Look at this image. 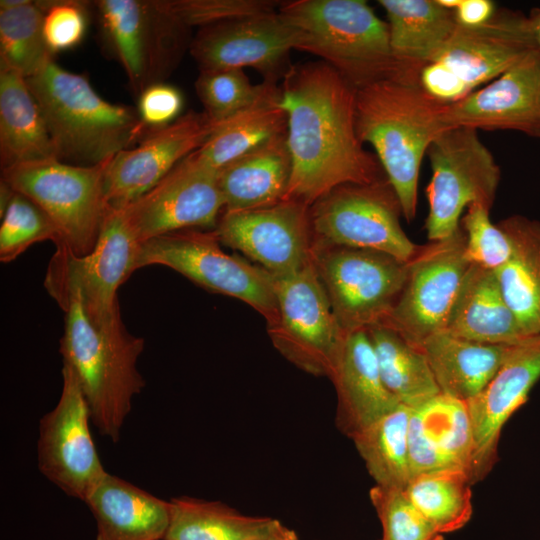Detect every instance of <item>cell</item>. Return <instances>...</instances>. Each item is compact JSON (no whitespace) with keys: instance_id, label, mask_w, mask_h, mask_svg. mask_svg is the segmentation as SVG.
I'll return each instance as SVG.
<instances>
[{"instance_id":"obj_1","label":"cell","mask_w":540,"mask_h":540,"mask_svg":"<svg viewBox=\"0 0 540 540\" xmlns=\"http://www.w3.org/2000/svg\"><path fill=\"white\" fill-rule=\"evenodd\" d=\"M280 89L292 162L283 200L311 207L338 186L384 177L357 135L355 89L336 70L323 61L290 67Z\"/></svg>"},{"instance_id":"obj_2","label":"cell","mask_w":540,"mask_h":540,"mask_svg":"<svg viewBox=\"0 0 540 540\" xmlns=\"http://www.w3.org/2000/svg\"><path fill=\"white\" fill-rule=\"evenodd\" d=\"M49 294L65 312L59 349L63 364L78 381L91 422L101 435L117 442L133 398L145 386L137 369L144 340L127 330L121 315L102 325L93 324L75 287Z\"/></svg>"},{"instance_id":"obj_3","label":"cell","mask_w":540,"mask_h":540,"mask_svg":"<svg viewBox=\"0 0 540 540\" xmlns=\"http://www.w3.org/2000/svg\"><path fill=\"white\" fill-rule=\"evenodd\" d=\"M442 103L417 80L393 77L355 90V125L362 143L373 146L393 187L402 213L411 221L417 210L422 159L445 129Z\"/></svg>"},{"instance_id":"obj_4","label":"cell","mask_w":540,"mask_h":540,"mask_svg":"<svg viewBox=\"0 0 540 540\" xmlns=\"http://www.w3.org/2000/svg\"><path fill=\"white\" fill-rule=\"evenodd\" d=\"M52 140L56 158L96 165L131 148L149 131L137 110L102 98L88 79L54 60L27 78Z\"/></svg>"},{"instance_id":"obj_5","label":"cell","mask_w":540,"mask_h":540,"mask_svg":"<svg viewBox=\"0 0 540 540\" xmlns=\"http://www.w3.org/2000/svg\"><path fill=\"white\" fill-rule=\"evenodd\" d=\"M280 13L294 28L296 50L316 55L355 90L404 77L393 58L387 22L363 0H295Z\"/></svg>"},{"instance_id":"obj_6","label":"cell","mask_w":540,"mask_h":540,"mask_svg":"<svg viewBox=\"0 0 540 540\" xmlns=\"http://www.w3.org/2000/svg\"><path fill=\"white\" fill-rule=\"evenodd\" d=\"M539 47L530 15L499 9L476 27L458 24L441 52L418 75L436 100L451 104L491 82Z\"/></svg>"},{"instance_id":"obj_7","label":"cell","mask_w":540,"mask_h":540,"mask_svg":"<svg viewBox=\"0 0 540 540\" xmlns=\"http://www.w3.org/2000/svg\"><path fill=\"white\" fill-rule=\"evenodd\" d=\"M109 161L84 166L50 158L1 169V180L45 212L58 234L56 246L85 256L95 247L108 208L104 175Z\"/></svg>"},{"instance_id":"obj_8","label":"cell","mask_w":540,"mask_h":540,"mask_svg":"<svg viewBox=\"0 0 540 540\" xmlns=\"http://www.w3.org/2000/svg\"><path fill=\"white\" fill-rule=\"evenodd\" d=\"M426 154L432 177L426 188L429 210L424 228L431 242H439L460 228L461 214L471 204L491 209L501 171L473 128L445 129Z\"/></svg>"},{"instance_id":"obj_9","label":"cell","mask_w":540,"mask_h":540,"mask_svg":"<svg viewBox=\"0 0 540 540\" xmlns=\"http://www.w3.org/2000/svg\"><path fill=\"white\" fill-rule=\"evenodd\" d=\"M413 259L404 262L375 250L317 241L312 247V263L345 333L384 320L404 288Z\"/></svg>"},{"instance_id":"obj_10","label":"cell","mask_w":540,"mask_h":540,"mask_svg":"<svg viewBox=\"0 0 540 540\" xmlns=\"http://www.w3.org/2000/svg\"><path fill=\"white\" fill-rule=\"evenodd\" d=\"M220 244L214 231L167 233L141 243L136 269L169 267L203 288L247 303L270 324L277 316L274 277L262 267L225 253Z\"/></svg>"},{"instance_id":"obj_11","label":"cell","mask_w":540,"mask_h":540,"mask_svg":"<svg viewBox=\"0 0 540 540\" xmlns=\"http://www.w3.org/2000/svg\"><path fill=\"white\" fill-rule=\"evenodd\" d=\"M400 215L401 204L386 176L369 184L338 186L310 207L314 241L375 250L408 262L422 246L405 234Z\"/></svg>"},{"instance_id":"obj_12","label":"cell","mask_w":540,"mask_h":540,"mask_svg":"<svg viewBox=\"0 0 540 540\" xmlns=\"http://www.w3.org/2000/svg\"><path fill=\"white\" fill-rule=\"evenodd\" d=\"M277 316L268 325L274 347L292 364L329 378L346 333L340 327L313 263L274 277Z\"/></svg>"},{"instance_id":"obj_13","label":"cell","mask_w":540,"mask_h":540,"mask_svg":"<svg viewBox=\"0 0 540 540\" xmlns=\"http://www.w3.org/2000/svg\"><path fill=\"white\" fill-rule=\"evenodd\" d=\"M140 245L122 210L108 207L89 254L75 256L65 246H56L44 286L48 293L63 287L77 288L92 323L109 322L120 315L117 291L137 270Z\"/></svg>"},{"instance_id":"obj_14","label":"cell","mask_w":540,"mask_h":540,"mask_svg":"<svg viewBox=\"0 0 540 540\" xmlns=\"http://www.w3.org/2000/svg\"><path fill=\"white\" fill-rule=\"evenodd\" d=\"M465 233L422 246L396 303L381 323L416 347L444 331L464 276L471 265L465 256Z\"/></svg>"},{"instance_id":"obj_15","label":"cell","mask_w":540,"mask_h":540,"mask_svg":"<svg viewBox=\"0 0 540 540\" xmlns=\"http://www.w3.org/2000/svg\"><path fill=\"white\" fill-rule=\"evenodd\" d=\"M90 422L78 381L63 364L61 395L39 424L38 468L66 495L84 503L108 473L96 450Z\"/></svg>"},{"instance_id":"obj_16","label":"cell","mask_w":540,"mask_h":540,"mask_svg":"<svg viewBox=\"0 0 540 540\" xmlns=\"http://www.w3.org/2000/svg\"><path fill=\"white\" fill-rule=\"evenodd\" d=\"M222 208L218 170L194 151L121 210L131 231L143 243L179 230L216 227Z\"/></svg>"},{"instance_id":"obj_17","label":"cell","mask_w":540,"mask_h":540,"mask_svg":"<svg viewBox=\"0 0 540 540\" xmlns=\"http://www.w3.org/2000/svg\"><path fill=\"white\" fill-rule=\"evenodd\" d=\"M105 36L131 85L141 93L158 82L183 45L189 29L169 14L162 1L95 2Z\"/></svg>"},{"instance_id":"obj_18","label":"cell","mask_w":540,"mask_h":540,"mask_svg":"<svg viewBox=\"0 0 540 540\" xmlns=\"http://www.w3.org/2000/svg\"><path fill=\"white\" fill-rule=\"evenodd\" d=\"M214 232L221 244L242 252L273 277L295 273L312 262L310 207L296 201L224 212Z\"/></svg>"},{"instance_id":"obj_19","label":"cell","mask_w":540,"mask_h":540,"mask_svg":"<svg viewBox=\"0 0 540 540\" xmlns=\"http://www.w3.org/2000/svg\"><path fill=\"white\" fill-rule=\"evenodd\" d=\"M296 49V33L277 11L229 20L199 29L190 52L200 70L251 67L276 81L286 74Z\"/></svg>"},{"instance_id":"obj_20","label":"cell","mask_w":540,"mask_h":540,"mask_svg":"<svg viewBox=\"0 0 540 540\" xmlns=\"http://www.w3.org/2000/svg\"><path fill=\"white\" fill-rule=\"evenodd\" d=\"M215 126L203 112L190 111L165 127L149 130L137 146L117 153L104 175L106 205L121 209L152 189L199 149Z\"/></svg>"},{"instance_id":"obj_21","label":"cell","mask_w":540,"mask_h":540,"mask_svg":"<svg viewBox=\"0 0 540 540\" xmlns=\"http://www.w3.org/2000/svg\"><path fill=\"white\" fill-rule=\"evenodd\" d=\"M539 379L540 335L513 345L488 384L466 402L473 436L469 469L472 484L492 470L503 426L528 400Z\"/></svg>"},{"instance_id":"obj_22","label":"cell","mask_w":540,"mask_h":540,"mask_svg":"<svg viewBox=\"0 0 540 540\" xmlns=\"http://www.w3.org/2000/svg\"><path fill=\"white\" fill-rule=\"evenodd\" d=\"M446 128L511 130L540 139V48L461 100L447 104Z\"/></svg>"},{"instance_id":"obj_23","label":"cell","mask_w":540,"mask_h":540,"mask_svg":"<svg viewBox=\"0 0 540 540\" xmlns=\"http://www.w3.org/2000/svg\"><path fill=\"white\" fill-rule=\"evenodd\" d=\"M337 393L336 425L349 438L395 410L366 329L346 333L329 376Z\"/></svg>"},{"instance_id":"obj_24","label":"cell","mask_w":540,"mask_h":540,"mask_svg":"<svg viewBox=\"0 0 540 540\" xmlns=\"http://www.w3.org/2000/svg\"><path fill=\"white\" fill-rule=\"evenodd\" d=\"M408 443L412 477L449 468L469 474L473 436L466 402L440 393L411 408Z\"/></svg>"},{"instance_id":"obj_25","label":"cell","mask_w":540,"mask_h":540,"mask_svg":"<svg viewBox=\"0 0 540 540\" xmlns=\"http://www.w3.org/2000/svg\"><path fill=\"white\" fill-rule=\"evenodd\" d=\"M444 331L484 344L517 345L529 339L505 301L495 271L476 264L464 276Z\"/></svg>"},{"instance_id":"obj_26","label":"cell","mask_w":540,"mask_h":540,"mask_svg":"<svg viewBox=\"0 0 540 540\" xmlns=\"http://www.w3.org/2000/svg\"><path fill=\"white\" fill-rule=\"evenodd\" d=\"M85 504L96 520V540H164L170 522V501L110 473Z\"/></svg>"},{"instance_id":"obj_27","label":"cell","mask_w":540,"mask_h":540,"mask_svg":"<svg viewBox=\"0 0 540 540\" xmlns=\"http://www.w3.org/2000/svg\"><path fill=\"white\" fill-rule=\"evenodd\" d=\"M388 19L393 58L404 75L418 79L452 37L458 23L437 0H380Z\"/></svg>"},{"instance_id":"obj_28","label":"cell","mask_w":540,"mask_h":540,"mask_svg":"<svg viewBox=\"0 0 540 540\" xmlns=\"http://www.w3.org/2000/svg\"><path fill=\"white\" fill-rule=\"evenodd\" d=\"M286 135L277 137L218 170L224 212H240L281 202L291 176Z\"/></svg>"},{"instance_id":"obj_29","label":"cell","mask_w":540,"mask_h":540,"mask_svg":"<svg viewBox=\"0 0 540 540\" xmlns=\"http://www.w3.org/2000/svg\"><path fill=\"white\" fill-rule=\"evenodd\" d=\"M509 237L511 255L494 270L509 308L526 337L540 335V222L513 215L497 224Z\"/></svg>"},{"instance_id":"obj_30","label":"cell","mask_w":540,"mask_h":540,"mask_svg":"<svg viewBox=\"0 0 540 540\" xmlns=\"http://www.w3.org/2000/svg\"><path fill=\"white\" fill-rule=\"evenodd\" d=\"M512 346L473 342L441 331L428 337L419 348L440 392L467 402L488 384Z\"/></svg>"},{"instance_id":"obj_31","label":"cell","mask_w":540,"mask_h":540,"mask_svg":"<svg viewBox=\"0 0 540 540\" xmlns=\"http://www.w3.org/2000/svg\"><path fill=\"white\" fill-rule=\"evenodd\" d=\"M1 169L56 158L45 119L27 79L0 66Z\"/></svg>"},{"instance_id":"obj_32","label":"cell","mask_w":540,"mask_h":540,"mask_svg":"<svg viewBox=\"0 0 540 540\" xmlns=\"http://www.w3.org/2000/svg\"><path fill=\"white\" fill-rule=\"evenodd\" d=\"M260 96L249 106L216 124L196 150L210 167L219 170L231 161L287 133V116L276 81L264 80Z\"/></svg>"},{"instance_id":"obj_33","label":"cell","mask_w":540,"mask_h":540,"mask_svg":"<svg viewBox=\"0 0 540 540\" xmlns=\"http://www.w3.org/2000/svg\"><path fill=\"white\" fill-rule=\"evenodd\" d=\"M170 505L164 540H259L280 523L271 517L241 513L220 501L179 496Z\"/></svg>"},{"instance_id":"obj_34","label":"cell","mask_w":540,"mask_h":540,"mask_svg":"<svg viewBox=\"0 0 540 540\" xmlns=\"http://www.w3.org/2000/svg\"><path fill=\"white\" fill-rule=\"evenodd\" d=\"M366 330L382 380L400 404L415 408L441 393L429 362L419 347L382 324Z\"/></svg>"},{"instance_id":"obj_35","label":"cell","mask_w":540,"mask_h":540,"mask_svg":"<svg viewBox=\"0 0 540 540\" xmlns=\"http://www.w3.org/2000/svg\"><path fill=\"white\" fill-rule=\"evenodd\" d=\"M411 408L399 405L350 439L375 485L404 490L412 478L408 429Z\"/></svg>"},{"instance_id":"obj_36","label":"cell","mask_w":540,"mask_h":540,"mask_svg":"<svg viewBox=\"0 0 540 540\" xmlns=\"http://www.w3.org/2000/svg\"><path fill=\"white\" fill-rule=\"evenodd\" d=\"M472 485L465 470L449 468L414 475L404 492L443 535L463 528L471 519Z\"/></svg>"},{"instance_id":"obj_37","label":"cell","mask_w":540,"mask_h":540,"mask_svg":"<svg viewBox=\"0 0 540 540\" xmlns=\"http://www.w3.org/2000/svg\"><path fill=\"white\" fill-rule=\"evenodd\" d=\"M44 14L40 1L0 8V66L27 79L53 60L43 33Z\"/></svg>"},{"instance_id":"obj_38","label":"cell","mask_w":540,"mask_h":540,"mask_svg":"<svg viewBox=\"0 0 540 540\" xmlns=\"http://www.w3.org/2000/svg\"><path fill=\"white\" fill-rule=\"evenodd\" d=\"M264 86L253 85L243 69L200 70L195 82L203 113L215 124L252 104Z\"/></svg>"},{"instance_id":"obj_39","label":"cell","mask_w":540,"mask_h":540,"mask_svg":"<svg viewBox=\"0 0 540 540\" xmlns=\"http://www.w3.org/2000/svg\"><path fill=\"white\" fill-rule=\"evenodd\" d=\"M0 260L16 259L37 242H58L57 231L45 212L28 197L15 191L1 215Z\"/></svg>"},{"instance_id":"obj_40","label":"cell","mask_w":540,"mask_h":540,"mask_svg":"<svg viewBox=\"0 0 540 540\" xmlns=\"http://www.w3.org/2000/svg\"><path fill=\"white\" fill-rule=\"evenodd\" d=\"M369 497L382 526L381 540H443L404 490L375 485Z\"/></svg>"},{"instance_id":"obj_41","label":"cell","mask_w":540,"mask_h":540,"mask_svg":"<svg viewBox=\"0 0 540 540\" xmlns=\"http://www.w3.org/2000/svg\"><path fill=\"white\" fill-rule=\"evenodd\" d=\"M489 209L480 204L467 207L460 220L465 233V256L471 264L496 270L507 262L512 247L507 234L489 217Z\"/></svg>"},{"instance_id":"obj_42","label":"cell","mask_w":540,"mask_h":540,"mask_svg":"<svg viewBox=\"0 0 540 540\" xmlns=\"http://www.w3.org/2000/svg\"><path fill=\"white\" fill-rule=\"evenodd\" d=\"M268 0H173L163 7L187 28L213 24L277 11L281 4Z\"/></svg>"},{"instance_id":"obj_43","label":"cell","mask_w":540,"mask_h":540,"mask_svg":"<svg viewBox=\"0 0 540 540\" xmlns=\"http://www.w3.org/2000/svg\"><path fill=\"white\" fill-rule=\"evenodd\" d=\"M45 11L43 33L52 54L77 46L87 28L84 2L72 0L40 1Z\"/></svg>"},{"instance_id":"obj_44","label":"cell","mask_w":540,"mask_h":540,"mask_svg":"<svg viewBox=\"0 0 540 540\" xmlns=\"http://www.w3.org/2000/svg\"><path fill=\"white\" fill-rule=\"evenodd\" d=\"M182 107L183 97L176 87L155 82L140 93L137 112L145 127L153 130L177 120Z\"/></svg>"},{"instance_id":"obj_45","label":"cell","mask_w":540,"mask_h":540,"mask_svg":"<svg viewBox=\"0 0 540 540\" xmlns=\"http://www.w3.org/2000/svg\"><path fill=\"white\" fill-rule=\"evenodd\" d=\"M496 11L494 2L490 0H461L454 13L459 25L476 27L489 21Z\"/></svg>"},{"instance_id":"obj_46","label":"cell","mask_w":540,"mask_h":540,"mask_svg":"<svg viewBox=\"0 0 540 540\" xmlns=\"http://www.w3.org/2000/svg\"><path fill=\"white\" fill-rule=\"evenodd\" d=\"M259 540H300L296 532L287 526L283 525L281 522L276 526V528L264 538Z\"/></svg>"},{"instance_id":"obj_47","label":"cell","mask_w":540,"mask_h":540,"mask_svg":"<svg viewBox=\"0 0 540 540\" xmlns=\"http://www.w3.org/2000/svg\"><path fill=\"white\" fill-rule=\"evenodd\" d=\"M530 17L533 23L534 33L536 37L537 44L540 48V8L534 9L530 13Z\"/></svg>"},{"instance_id":"obj_48","label":"cell","mask_w":540,"mask_h":540,"mask_svg":"<svg viewBox=\"0 0 540 540\" xmlns=\"http://www.w3.org/2000/svg\"><path fill=\"white\" fill-rule=\"evenodd\" d=\"M437 2L444 8L454 11L461 3V0H437Z\"/></svg>"}]
</instances>
